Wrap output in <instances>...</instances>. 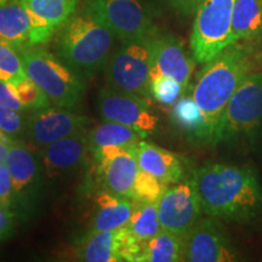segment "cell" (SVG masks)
I'll use <instances>...</instances> for the list:
<instances>
[{
    "instance_id": "12",
    "label": "cell",
    "mask_w": 262,
    "mask_h": 262,
    "mask_svg": "<svg viewBox=\"0 0 262 262\" xmlns=\"http://www.w3.org/2000/svg\"><path fill=\"white\" fill-rule=\"evenodd\" d=\"M91 124L89 117L61 107H48L33 111L27 116L25 136L39 148L74 134L86 131Z\"/></svg>"
},
{
    "instance_id": "32",
    "label": "cell",
    "mask_w": 262,
    "mask_h": 262,
    "mask_svg": "<svg viewBox=\"0 0 262 262\" xmlns=\"http://www.w3.org/2000/svg\"><path fill=\"white\" fill-rule=\"evenodd\" d=\"M15 202L16 198L12 188L11 175L6 163H2L0 164V204L11 209Z\"/></svg>"
},
{
    "instance_id": "23",
    "label": "cell",
    "mask_w": 262,
    "mask_h": 262,
    "mask_svg": "<svg viewBox=\"0 0 262 262\" xmlns=\"http://www.w3.org/2000/svg\"><path fill=\"white\" fill-rule=\"evenodd\" d=\"M183 261V235L160 229L155 237L143 243L137 262Z\"/></svg>"
},
{
    "instance_id": "25",
    "label": "cell",
    "mask_w": 262,
    "mask_h": 262,
    "mask_svg": "<svg viewBox=\"0 0 262 262\" xmlns=\"http://www.w3.org/2000/svg\"><path fill=\"white\" fill-rule=\"evenodd\" d=\"M171 122L193 139L205 141V117L192 96H181L172 104Z\"/></svg>"
},
{
    "instance_id": "31",
    "label": "cell",
    "mask_w": 262,
    "mask_h": 262,
    "mask_svg": "<svg viewBox=\"0 0 262 262\" xmlns=\"http://www.w3.org/2000/svg\"><path fill=\"white\" fill-rule=\"evenodd\" d=\"M27 117L22 112L0 104V130L10 136L25 135Z\"/></svg>"
},
{
    "instance_id": "21",
    "label": "cell",
    "mask_w": 262,
    "mask_h": 262,
    "mask_svg": "<svg viewBox=\"0 0 262 262\" xmlns=\"http://www.w3.org/2000/svg\"><path fill=\"white\" fill-rule=\"evenodd\" d=\"M135 204L136 202L131 198L103 189V192L96 196V209L91 220L89 233L111 231L126 226Z\"/></svg>"
},
{
    "instance_id": "26",
    "label": "cell",
    "mask_w": 262,
    "mask_h": 262,
    "mask_svg": "<svg viewBox=\"0 0 262 262\" xmlns=\"http://www.w3.org/2000/svg\"><path fill=\"white\" fill-rule=\"evenodd\" d=\"M125 227L137 241L145 242L153 238L162 229L157 203H136Z\"/></svg>"
},
{
    "instance_id": "4",
    "label": "cell",
    "mask_w": 262,
    "mask_h": 262,
    "mask_svg": "<svg viewBox=\"0 0 262 262\" xmlns=\"http://www.w3.org/2000/svg\"><path fill=\"white\" fill-rule=\"evenodd\" d=\"M15 50L21 57L27 77L47 94L52 104L67 110L79 106L85 85L77 71L41 45H25Z\"/></svg>"
},
{
    "instance_id": "38",
    "label": "cell",
    "mask_w": 262,
    "mask_h": 262,
    "mask_svg": "<svg viewBox=\"0 0 262 262\" xmlns=\"http://www.w3.org/2000/svg\"><path fill=\"white\" fill-rule=\"evenodd\" d=\"M256 61H257L258 64L262 66V52H260V54L256 55Z\"/></svg>"
},
{
    "instance_id": "28",
    "label": "cell",
    "mask_w": 262,
    "mask_h": 262,
    "mask_svg": "<svg viewBox=\"0 0 262 262\" xmlns=\"http://www.w3.org/2000/svg\"><path fill=\"white\" fill-rule=\"evenodd\" d=\"M168 187L169 185L162 182L149 172L140 169L134 185L131 199L136 203H158L160 196Z\"/></svg>"
},
{
    "instance_id": "13",
    "label": "cell",
    "mask_w": 262,
    "mask_h": 262,
    "mask_svg": "<svg viewBox=\"0 0 262 262\" xmlns=\"http://www.w3.org/2000/svg\"><path fill=\"white\" fill-rule=\"evenodd\" d=\"M143 243L137 241L125 226L111 231L88 233L78 248V260L85 262H137Z\"/></svg>"
},
{
    "instance_id": "8",
    "label": "cell",
    "mask_w": 262,
    "mask_h": 262,
    "mask_svg": "<svg viewBox=\"0 0 262 262\" xmlns=\"http://www.w3.org/2000/svg\"><path fill=\"white\" fill-rule=\"evenodd\" d=\"M84 11L111 29L120 41L150 38L159 32L142 0H85Z\"/></svg>"
},
{
    "instance_id": "22",
    "label": "cell",
    "mask_w": 262,
    "mask_h": 262,
    "mask_svg": "<svg viewBox=\"0 0 262 262\" xmlns=\"http://www.w3.org/2000/svg\"><path fill=\"white\" fill-rule=\"evenodd\" d=\"M261 37L262 0H235L232 16V44L254 41Z\"/></svg>"
},
{
    "instance_id": "14",
    "label": "cell",
    "mask_w": 262,
    "mask_h": 262,
    "mask_svg": "<svg viewBox=\"0 0 262 262\" xmlns=\"http://www.w3.org/2000/svg\"><path fill=\"white\" fill-rule=\"evenodd\" d=\"M237 253L228 235L211 219H199L183 235V261L231 262Z\"/></svg>"
},
{
    "instance_id": "11",
    "label": "cell",
    "mask_w": 262,
    "mask_h": 262,
    "mask_svg": "<svg viewBox=\"0 0 262 262\" xmlns=\"http://www.w3.org/2000/svg\"><path fill=\"white\" fill-rule=\"evenodd\" d=\"M97 108L103 120L130 126L147 136L158 125V117L147 102V98L111 86L100 90Z\"/></svg>"
},
{
    "instance_id": "2",
    "label": "cell",
    "mask_w": 262,
    "mask_h": 262,
    "mask_svg": "<svg viewBox=\"0 0 262 262\" xmlns=\"http://www.w3.org/2000/svg\"><path fill=\"white\" fill-rule=\"evenodd\" d=\"M251 49L245 44L229 45L204 64L192 90V97L205 117V141L214 137L228 101L251 72Z\"/></svg>"
},
{
    "instance_id": "16",
    "label": "cell",
    "mask_w": 262,
    "mask_h": 262,
    "mask_svg": "<svg viewBox=\"0 0 262 262\" xmlns=\"http://www.w3.org/2000/svg\"><path fill=\"white\" fill-rule=\"evenodd\" d=\"M5 163L11 175L15 198L24 204L35 199L40 185L42 165L35 153L24 143L16 141L10 147Z\"/></svg>"
},
{
    "instance_id": "19",
    "label": "cell",
    "mask_w": 262,
    "mask_h": 262,
    "mask_svg": "<svg viewBox=\"0 0 262 262\" xmlns=\"http://www.w3.org/2000/svg\"><path fill=\"white\" fill-rule=\"evenodd\" d=\"M22 3L34 18L38 45L50 41L78 8V0H22Z\"/></svg>"
},
{
    "instance_id": "35",
    "label": "cell",
    "mask_w": 262,
    "mask_h": 262,
    "mask_svg": "<svg viewBox=\"0 0 262 262\" xmlns=\"http://www.w3.org/2000/svg\"><path fill=\"white\" fill-rule=\"evenodd\" d=\"M168 5L172 10L182 16H191L195 14L202 0H166Z\"/></svg>"
},
{
    "instance_id": "20",
    "label": "cell",
    "mask_w": 262,
    "mask_h": 262,
    "mask_svg": "<svg viewBox=\"0 0 262 262\" xmlns=\"http://www.w3.org/2000/svg\"><path fill=\"white\" fill-rule=\"evenodd\" d=\"M139 166L166 185L178 183L183 178L181 160L175 153L141 140L136 143Z\"/></svg>"
},
{
    "instance_id": "10",
    "label": "cell",
    "mask_w": 262,
    "mask_h": 262,
    "mask_svg": "<svg viewBox=\"0 0 262 262\" xmlns=\"http://www.w3.org/2000/svg\"><path fill=\"white\" fill-rule=\"evenodd\" d=\"M157 204L162 229L185 235L203 211L194 175L166 188Z\"/></svg>"
},
{
    "instance_id": "15",
    "label": "cell",
    "mask_w": 262,
    "mask_h": 262,
    "mask_svg": "<svg viewBox=\"0 0 262 262\" xmlns=\"http://www.w3.org/2000/svg\"><path fill=\"white\" fill-rule=\"evenodd\" d=\"M150 80L158 75H166L188 88L194 71V60L187 54L182 42L171 34L158 32L150 38Z\"/></svg>"
},
{
    "instance_id": "18",
    "label": "cell",
    "mask_w": 262,
    "mask_h": 262,
    "mask_svg": "<svg viewBox=\"0 0 262 262\" xmlns=\"http://www.w3.org/2000/svg\"><path fill=\"white\" fill-rule=\"evenodd\" d=\"M0 40L12 48L38 45L34 18L22 0L0 2Z\"/></svg>"
},
{
    "instance_id": "3",
    "label": "cell",
    "mask_w": 262,
    "mask_h": 262,
    "mask_svg": "<svg viewBox=\"0 0 262 262\" xmlns=\"http://www.w3.org/2000/svg\"><path fill=\"white\" fill-rule=\"evenodd\" d=\"M56 34L58 56L74 71L84 74H91L107 63L117 38L86 11L74 14Z\"/></svg>"
},
{
    "instance_id": "7",
    "label": "cell",
    "mask_w": 262,
    "mask_h": 262,
    "mask_svg": "<svg viewBox=\"0 0 262 262\" xmlns=\"http://www.w3.org/2000/svg\"><path fill=\"white\" fill-rule=\"evenodd\" d=\"M150 38L122 41L123 44L112 52L104 70L108 86L143 98L150 97Z\"/></svg>"
},
{
    "instance_id": "37",
    "label": "cell",
    "mask_w": 262,
    "mask_h": 262,
    "mask_svg": "<svg viewBox=\"0 0 262 262\" xmlns=\"http://www.w3.org/2000/svg\"><path fill=\"white\" fill-rule=\"evenodd\" d=\"M0 141H4V142H9V143H14V142H16L15 137H12V136L8 135V134L3 133L2 130H0Z\"/></svg>"
},
{
    "instance_id": "27",
    "label": "cell",
    "mask_w": 262,
    "mask_h": 262,
    "mask_svg": "<svg viewBox=\"0 0 262 262\" xmlns=\"http://www.w3.org/2000/svg\"><path fill=\"white\" fill-rule=\"evenodd\" d=\"M27 78L18 52L8 42L0 40V80L16 84Z\"/></svg>"
},
{
    "instance_id": "24",
    "label": "cell",
    "mask_w": 262,
    "mask_h": 262,
    "mask_svg": "<svg viewBox=\"0 0 262 262\" xmlns=\"http://www.w3.org/2000/svg\"><path fill=\"white\" fill-rule=\"evenodd\" d=\"M90 149L94 150L104 146H125L140 142L145 140L146 134L140 133L133 127L123 125V124L107 122L94 126L89 133Z\"/></svg>"
},
{
    "instance_id": "29",
    "label": "cell",
    "mask_w": 262,
    "mask_h": 262,
    "mask_svg": "<svg viewBox=\"0 0 262 262\" xmlns=\"http://www.w3.org/2000/svg\"><path fill=\"white\" fill-rule=\"evenodd\" d=\"M187 89L173 78L166 75H158L150 80L149 93L157 102L162 104H173Z\"/></svg>"
},
{
    "instance_id": "1",
    "label": "cell",
    "mask_w": 262,
    "mask_h": 262,
    "mask_svg": "<svg viewBox=\"0 0 262 262\" xmlns=\"http://www.w3.org/2000/svg\"><path fill=\"white\" fill-rule=\"evenodd\" d=\"M203 211L210 217L247 222L262 210V187L254 170L209 164L193 173Z\"/></svg>"
},
{
    "instance_id": "36",
    "label": "cell",
    "mask_w": 262,
    "mask_h": 262,
    "mask_svg": "<svg viewBox=\"0 0 262 262\" xmlns=\"http://www.w3.org/2000/svg\"><path fill=\"white\" fill-rule=\"evenodd\" d=\"M11 145L12 143L0 141V164L6 162V158H8V156H9V150H10V147H11Z\"/></svg>"
},
{
    "instance_id": "9",
    "label": "cell",
    "mask_w": 262,
    "mask_h": 262,
    "mask_svg": "<svg viewBox=\"0 0 262 262\" xmlns=\"http://www.w3.org/2000/svg\"><path fill=\"white\" fill-rule=\"evenodd\" d=\"M96 173L104 191L133 196L134 185L140 171L136 143L125 146H104L91 150Z\"/></svg>"
},
{
    "instance_id": "17",
    "label": "cell",
    "mask_w": 262,
    "mask_h": 262,
    "mask_svg": "<svg viewBox=\"0 0 262 262\" xmlns=\"http://www.w3.org/2000/svg\"><path fill=\"white\" fill-rule=\"evenodd\" d=\"M91 152L86 131L57 140L40 150L41 164L49 176H56L81 166Z\"/></svg>"
},
{
    "instance_id": "33",
    "label": "cell",
    "mask_w": 262,
    "mask_h": 262,
    "mask_svg": "<svg viewBox=\"0 0 262 262\" xmlns=\"http://www.w3.org/2000/svg\"><path fill=\"white\" fill-rule=\"evenodd\" d=\"M0 104L22 113L27 112L24 103L19 100L17 93H16L15 85L8 83V81L0 80Z\"/></svg>"
},
{
    "instance_id": "30",
    "label": "cell",
    "mask_w": 262,
    "mask_h": 262,
    "mask_svg": "<svg viewBox=\"0 0 262 262\" xmlns=\"http://www.w3.org/2000/svg\"><path fill=\"white\" fill-rule=\"evenodd\" d=\"M16 93H17L19 100L24 103L27 111H38L42 108L51 106L50 98L42 91L37 84L27 77L24 80L14 84Z\"/></svg>"
},
{
    "instance_id": "6",
    "label": "cell",
    "mask_w": 262,
    "mask_h": 262,
    "mask_svg": "<svg viewBox=\"0 0 262 262\" xmlns=\"http://www.w3.org/2000/svg\"><path fill=\"white\" fill-rule=\"evenodd\" d=\"M235 0H202L195 10L191 50L198 63L205 64L232 45V16Z\"/></svg>"
},
{
    "instance_id": "5",
    "label": "cell",
    "mask_w": 262,
    "mask_h": 262,
    "mask_svg": "<svg viewBox=\"0 0 262 262\" xmlns=\"http://www.w3.org/2000/svg\"><path fill=\"white\" fill-rule=\"evenodd\" d=\"M262 125V73H249L228 101L214 143L253 139Z\"/></svg>"
},
{
    "instance_id": "34",
    "label": "cell",
    "mask_w": 262,
    "mask_h": 262,
    "mask_svg": "<svg viewBox=\"0 0 262 262\" xmlns=\"http://www.w3.org/2000/svg\"><path fill=\"white\" fill-rule=\"evenodd\" d=\"M15 212L8 206L0 204V242L8 239L14 233Z\"/></svg>"
}]
</instances>
